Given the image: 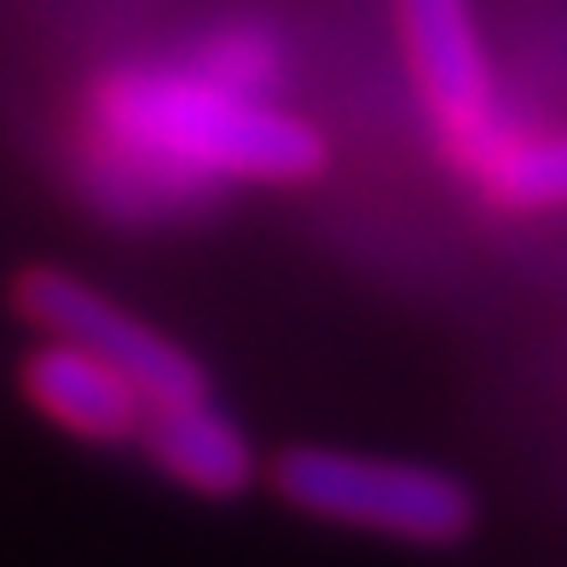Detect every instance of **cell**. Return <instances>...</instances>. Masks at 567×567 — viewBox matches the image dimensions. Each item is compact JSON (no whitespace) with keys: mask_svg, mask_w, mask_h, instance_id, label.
<instances>
[{"mask_svg":"<svg viewBox=\"0 0 567 567\" xmlns=\"http://www.w3.org/2000/svg\"><path fill=\"white\" fill-rule=\"evenodd\" d=\"M203 75L238 87V93H255V99H272L278 82H284V47L261 30V23H226L209 41L197 47L192 59Z\"/></svg>","mask_w":567,"mask_h":567,"instance_id":"ba28073f","label":"cell"},{"mask_svg":"<svg viewBox=\"0 0 567 567\" xmlns=\"http://www.w3.org/2000/svg\"><path fill=\"white\" fill-rule=\"evenodd\" d=\"M498 209L550 215L567 209V127H522L509 122L504 140L463 174Z\"/></svg>","mask_w":567,"mask_h":567,"instance_id":"52a82bcc","label":"cell"},{"mask_svg":"<svg viewBox=\"0 0 567 567\" xmlns=\"http://www.w3.org/2000/svg\"><path fill=\"white\" fill-rule=\"evenodd\" d=\"M23 394L35 400L47 423L82 441H140L151 417V400L134 377H122L111 359L64 337H47L23 359Z\"/></svg>","mask_w":567,"mask_h":567,"instance_id":"5b68a950","label":"cell"},{"mask_svg":"<svg viewBox=\"0 0 567 567\" xmlns=\"http://www.w3.org/2000/svg\"><path fill=\"white\" fill-rule=\"evenodd\" d=\"M140 446L168 481H179L186 493H203V498H231L261 475V457H255L249 434L209 394L179 400V405H151Z\"/></svg>","mask_w":567,"mask_h":567,"instance_id":"8992f818","label":"cell"},{"mask_svg":"<svg viewBox=\"0 0 567 567\" xmlns=\"http://www.w3.org/2000/svg\"><path fill=\"white\" fill-rule=\"evenodd\" d=\"M330 163L324 134L272 99L197 64H127L93 82L82 186L122 220H168L220 186H307Z\"/></svg>","mask_w":567,"mask_h":567,"instance_id":"6da1fadb","label":"cell"},{"mask_svg":"<svg viewBox=\"0 0 567 567\" xmlns=\"http://www.w3.org/2000/svg\"><path fill=\"white\" fill-rule=\"evenodd\" d=\"M18 313L30 319L47 337H64V342H82L99 359H111L122 377H134L151 405H179V400H203L209 394V377L203 365L168 342L157 324H145L140 313H127L122 301L99 296L87 278H75L64 267H30L18 278Z\"/></svg>","mask_w":567,"mask_h":567,"instance_id":"277c9868","label":"cell"},{"mask_svg":"<svg viewBox=\"0 0 567 567\" xmlns=\"http://www.w3.org/2000/svg\"><path fill=\"white\" fill-rule=\"evenodd\" d=\"M272 493L301 515L405 545H457L475 527V493L452 470L353 446H290L272 457Z\"/></svg>","mask_w":567,"mask_h":567,"instance_id":"7a4b0ae2","label":"cell"},{"mask_svg":"<svg viewBox=\"0 0 567 567\" xmlns=\"http://www.w3.org/2000/svg\"><path fill=\"white\" fill-rule=\"evenodd\" d=\"M394 30L434 140L457 174H470L515 122L498 99L475 0H394Z\"/></svg>","mask_w":567,"mask_h":567,"instance_id":"3957f363","label":"cell"}]
</instances>
